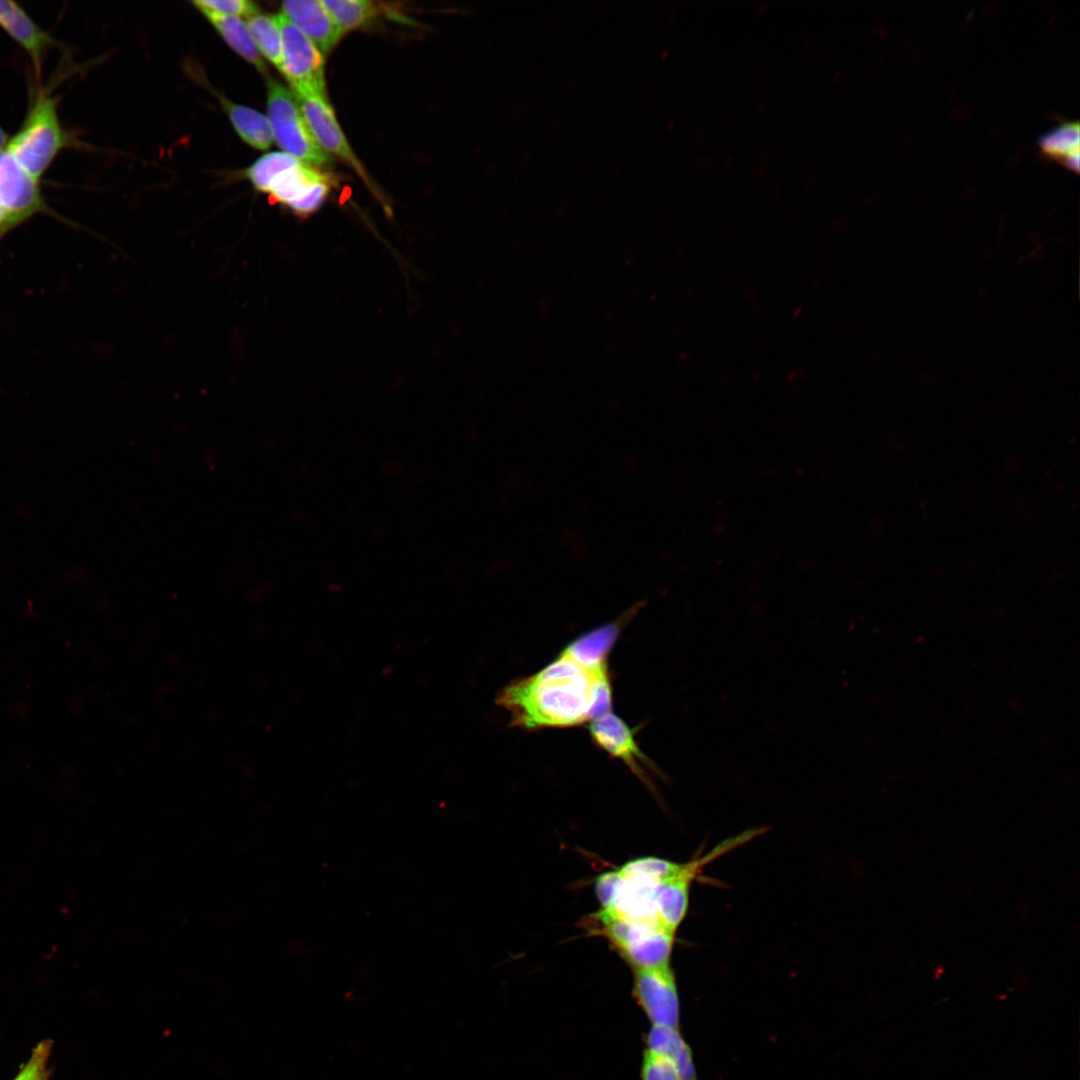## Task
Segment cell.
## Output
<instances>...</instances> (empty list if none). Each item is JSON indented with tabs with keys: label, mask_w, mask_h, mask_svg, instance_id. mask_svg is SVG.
I'll return each mask as SVG.
<instances>
[{
	"label": "cell",
	"mask_w": 1080,
	"mask_h": 1080,
	"mask_svg": "<svg viewBox=\"0 0 1080 1080\" xmlns=\"http://www.w3.org/2000/svg\"><path fill=\"white\" fill-rule=\"evenodd\" d=\"M497 702L510 713L512 726L527 730L590 722L611 711L608 663L587 668L560 653L535 674L512 681Z\"/></svg>",
	"instance_id": "1"
},
{
	"label": "cell",
	"mask_w": 1080,
	"mask_h": 1080,
	"mask_svg": "<svg viewBox=\"0 0 1080 1080\" xmlns=\"http://www.w3.org/2000/svg\"><path fill=\"white\" fill-rule=\"evenodd\" d=\"M59 97L37 87L27 113L6 149L36 179L41 180L57 156L73 144L59 113Z\"/></svg>",
	"instance_id": "2"
},
{
	"label": "cell",
	"mask_w": 1080,
	"mask_h": 1080,
	"mask_svg": "<svg viewBox=\"0 0 1080 1080\" xmlns=\"http://www.w3.org/2000/svg\"><path fill=\"white\" fill-rule=\"evenodd\" d=\"M267 111L273 139L282 150L310 166L331 163L315 140L291 91L274 79L267 83Z\"/></svg>",
	"instance_id": "3"
},
{
	"label": "cell",
	"mask_w": 1080,
	"mask_h": 1080,
	"mask_svg": "<svg viewBox=\"0 0 1080 1080\" xmlns=\"http://www.w3.org/2000/svg\"><path fill=\"white\" fill-rule=\"evenodd\" d=\"M47 208L40 180L5 148L0 150V234Z\"/></svg>",
	"instance_id": "4"
},
{
	"label": "cell",
	"mask_w": 1080,
	"mask_h": 1080,
	"mask_svg": "<svg viewBox=\"0 0 1080 1080\" xmlns=\"http://www.w3.org/2000/svg\"><path fill=\"white\" fill-rule=\"evenodd\" d=\"M275 18L281 36V72L292 90L304 88L326 93L324 56L283 13L276 14Z\"/></svg>",
	"instance_id": "5"
},
{
	"label": "cell",
	"mask_w": 1080,
	"mask_h": 1080,
	"mask_svg": "<svg viewBox=\"0 0 1080 1080\" xmlns=\"http://www.w3.org/2000/svg\"><path fill=\"white\" fill-rule=\"evenodd\" d=\"M292 93L319 146L350 165L362 180L372 187L369 176L350 147L326 93L312 89H296Z\"/></svg>",
	"instance_id": "6"
},
{
	"label": "cell",
	"mask_w": 1080,
	"mask_h": 1080,
	"mask_svg": "<svg viewBox=\"0 0 1080 1080\" xmlns=\"http://www.w3.org/2000/svg\"><path fill=\"white\" fill-rule=\"evenodd\" d=\"M633 974V995L653 1026L678 1029L680 1002L670 962Z\"/></svg>",
	"instance_id": "7"
},
{
	"label": "cell",
	"mask_w": 1080,
	"mask_h": 1080,
	"mask_svg": "<svg viewBox=\"0 0 1080 1080\" xmlns=\"http://www.w3.org/2000/svg\"><path fill=\"white\" fill-rule=\"evenodd\" d=\"M588 731L595 745L625 763L643 782H648L643 765L650 767L651 762L640 750L632 728L623 719L612 711L607 712L590 721Z\"/></svg>",
	"instance_id": "8"
},
{
	"label": "cell",
	"mask_w": 1080,
	"mask_h": 1080,
	"mask_svg": "<svg viewBox=\"0 0 1080 1080\" xmlns=\"http://www.w3.org/2000/svg\"><path fill=\"white\" fill-rule=\"evenodd\" d=\"M0 28L26 52L39 83L44 58L48 50L58 46L57 39L12 0H0Z\"/></svg>",
	"instance_id": "9"
},
{
	"label": "cell",
	"mask_w": 1080,
	"mask_h": 1080,
	"mask_svg": "<svg viewBox=\"0 0 1080 1080\" xmlns=\"http://www.w3.org/2000/svg\"><path fill=\"white\" fill-rule=\"evenodd\" d=\"M282 12L325 57L343 33L319 0L284 1Z\"/></svg>",
	"instance_id": "10"
},
{
	"label": "cell",
	"mask_w": 1080,
	"mask_h": 1080,
	"mask_svg": "<svg viewBox=\"0 0 1080 1080\" xmlns=\"http://www.w3.org/2000/svg\"><path fill=\"white\" fill-rule=\"evenodd\" d=\"M637 604L626 610L616 620L602 625L570 642L562 651L564 655L587 668H596L607 664L608 653L624 626L642 607Z\"/></svg>",
	"instance_id": "11"
},
{
	"label": "cell",
	"mask_w": 1080,
	"mask_h": 1080,
	"mask_svg": "<svg viewBox=\"0 0 1080 1080\" xmlns=\"http://www.w3.org/2000/svg\"><path fill=\"white\" fill-rule=\"evenodd\" d=\"M199 11L238 55L260 72H266L265 61L252 38L247 24L242 19L209 10Z\"/></svg>",
	"instance_id": "12"
},
{
	"label": "cell",
	"mask_w": 1080,
	"mask_h": 1080,
	"mask_svg": "<svg viewBox=\"0 0 1080 1080\" xmlns=\"http://www.w3.org/2000/svg\"><path fill=\"white\" fill-rule=\"evenodd\" d=\"M647 1050L670 1058L680 1080H697L692 1052L679 1029L652 1026L646 1037Z\"/></svg>",
	"instance_id": "13"
},
{
	"label": "cell",
	"mask_w": 1080,
	"mask_h": 1080,
	"mask_svg": "<svg viewBox=\"0 0 1080 1080\" xmlns=\"http://www.w3.org/2000/svg\"><path fill=\"white\" fill-rule=\"evenodd\" d=\"M234 129L251 147L266 150L271 146L273 134L268 118L257 110L220 97Z\"/></svg>",
	"instance_id": "14"
},
{
	"label": "cell",
	"mask_w": 1080,
	"mask_h": 1080,
	"mask_svg": "<svg viewBox=\"0 0 1080 1080\" xmlns=\"http://www.w3.org/2000/svg\"><path fill=\"white\" fill-rule=\"evenodd\" d=\"M326 176L327 174L315 167L301 163L278 174L272 180L267 193L272 200L290 208L307 193L315 182Z\"/></svg>",
	"instance_id": "15"
},
{
	"label": "cell",
	"mask_w": 1080,
	"mask_h": 1080,
	"mask_svg": "<svg viewBox=\"0 0 1080 1080\" xmlns=\"http://www.w3.org/2000/svg\"><path fill=\"white\" fill-rule=\"evenodd\" d=\"M1079 125L1065 122L1040 136L1038 144L1046 154L1062 160L1070 169L1079 168Z\"/></svg>",
	"instance_id": "16"
},
{
	"label": "cell",
	"mask_w": 1080,
	"mask_h": 1080,
	"mask_svg": "<svg viewBox=\"0 0 1080 1080\" xmlns=\"http://www.w3.org/2000/svg\"><path fill=\"white\" fill-rule=\"evenodd\" d=\"M247 26L261 55L281 71V36L275 15L258 12L248 17Z\"/></svg>",
	"instance_id": "17"
},
{
	"label": "cell",
	"mask_w": 1080,
	"mask_h": 1080,
	"mask_svg": "<svg viewBox=\"0 0 1080 1080\" xmlns=\"http://www.w3.org/2000/svg\"><path fill=\"white\" fill-rule=\"evenodd\" d=\"M342 33L369 22L379 13V7L367 0H321Z\"/></svg>",
	"instance_id": "18"
},
{
	"label": "cell",
	"mask_w": 1080,
	"mask_h": 1080,
	"mask_svg": "<svg viewBox=\"0 0 1080 1080\" xmlns=\"http://www.w3.org/2000/svg\"><path fill=\"white\" fill-rule=\"evenodd\" d=\"M301 163L303 162L285 152H269L253 162L245 170V176L256 190L267 193L272 180L278 174Z\"/></svg>",
	"instance_id": "19"
},
{
	"label": "cell",
	"mask_w": 1080,
	"mask_h": 1080,
	"mask_svg": "<svg viewBox=\"0 0 1080 1080\" xmlns=\"http://www.w3.org/2000/svg\"><path fill=\"white\" fill-rule=\"evenodd\" d=\"M52 1044L49 1039L39 1042L13 1080H48L51 1073L49 1060Z\"/></svg>",
	"instance_id": "20"
},
{
	"label": "cell",
	"mask_w": 1080,
	"mask_h": 1080,
	"mask_svg": "<svg viewBox=\"0 0 1080 1080\" xmlns=\"http://www.w3.org/2000/svg\"><path fill=\"white\" fill-rule=\"evenodd\" d=\"M641 1080H680L673 1061L665 1055L645 1050Z\"/></svg>",
	"instance_id": "21"
},
{
	"label": "cell",
	"mask_w": 1080,
	"mask_h": 1080,
	"mask_svg": "<svg viewBox=\"0 0 1080 1080\" xmlns=\"http://www.w3.org/2000/svg\"><path fill=\"white\" fill-rule=\"evenodd\" d=\"M193 5L199 10H209L236 17L248 18L259 12L257 5L247 0H203L194 1Z\"/></svg>",
	"instance_id": "22"
},
{
	"label": "cell",
	"mask_w": 1080,
	"mask_h": 1080,
	"mask_svg": "<svg viewBox=\"0 0 1080 1080\" xmlns=\"http://www.w3.org/2000/svg\"><path fill=\"white\" fill-rule=\"evenodd\" d=\"M329 190L330 180L327 175L325 178L315 182L307 193L299 201L294 203L290 209L298 215H309L322 205Z\"/></svg>",
	"instance_id": "23"
},
{
	"label": "cell",
	"mask_w": 1080,
	"mask_h": 1080,
	"mask_svg": "<svg viewBox=\"0 0 1080 1080\" xmlns=\"http://www.w3.org/2000/svg\"><path fill=\"white\" fill-rule=\"evenodd\" d=\"M9 139H10V136L7 134V132L0 125V150H3V149H5L7 147Z\"/></svg>",
	"instance_id": "24"
}]
</instances>
